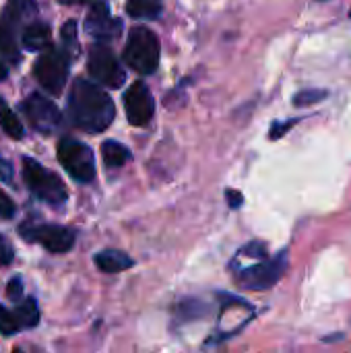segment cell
I'll return each instance as SVG.
<instances>
[{
	"label": "cell",
	"instance_id": "cell-1",
	"mask_svg": "<svg viewBox=\"0 0 351 353\" xmlns=\"http://www.w3.org/2000/svg\"><path fill=\"white\" fill-rule=\"evenodd\" d=\"M68 116L77 128L97 134L114 122L116 108L101 87L85 79H77L68 93Z\"/></svg>",
	"mask_w": 351,
	"mask_h": 353
},
{
	"label": "cell",
	"instance_id": "cell-2",
	"mask_svg": "<svg viewBox=\"0 0 351 353\" xmlns=\"http://www.w3.org/2000/svg\"><path fill=\"white\" fill-rule=\"evenodd\" d=\"M122 58L134 72L153 74L159 66V39H157V35L147 27L130 29Z\"/></svg>",
	"mask_w": 351,
	"mask_h": 353
},
{
	"label": "cell",
	"instance_id": "cell-3",
	"mask_svg": "<svg viewBox=\"0 0 351 353\" xmlns=\"http://www.w3.org/2000/svg\"><path fill=\"white\" fill-rule=\"evenodd\" d=\"M70 56L68 52L62 48H54V46H48L46 50H41V56L35 60V66H33V77L35 81L50 93L54 95H60L64 85H66V79H68V66H70Z\"/></svg>",
	"mask_w": 351,
	"mask_h": 353
},
{
	"label": "cell",
	"instance_id": "cell-4",
	"mask_svg": "<svg viewBox=\"0 0 351 353\" xmlns=\"http://www.w3.org/2000/svg\"><path fill=\"white\" fill-rule=\"evenodd\" d=\"M23 178L27 182V186L31 188V192L41 199L48 205H64L66 203V186L60 180V176H56L54 172L46 170L39 161L25 157L23 159Z\"/></svg>",
	"mask_w": 351,
	"mask_h": 353
},
{
	"label": "cell",
	"instance_id": "cell-5",
	"mask_svg": "<svg viewBox=\"0 0 351 353\" xmlns=\"http://www.w3.org/2000/svg\"><path fill=\"white\" fill-rule=\"evenodd\" d=\"M56 151L60 165L68 172L72 180L87 184L95 178V157L85 143L74 139H62Z\"/></svg>",
	"mask_w": 351,
	"mask_h": 353
},
{
	"label": "cell",
	"instance_id": "cell-6",
	"mask_svg": "<svg viewBox=\"0 0 351 353\" xmlns=\"http://www.w3.org/2000/svg\"><path fill=\"white\" fill-rule=\"evenodd\" d=\"M87 70L99 85H103L108 89H120L126 81V72H124L122 64L118 62L114 52L101 43H97L89 50Z\"/></svg>",
	"mask_w": 351,
	"mask_h": 353
},
{
	"label": "cell",
	"instance_id": "cell-7",
	"mask_svg": "<svg viewBox=\"0 0 351 353\" xmlns=\"http://www.w3.org/2000/svg\"><path fill=\"white\" fill-rule=\"evenodd\" d=\"M285 269H288V250H281L273 259H265L254 267L242 269L238 273V281L248 290H257V292L269 290L283 277Z\"/></svg>",
	"mask_w": 351,
	"mask_h": 353
},
{
	"label": "cell",
	"instance_id": "cell-8",
	"mask_svg": "<svg viewBox=\"0 0 351 353\" xmlns=\"http://www.w3.org/2000/svg\"><path fill=\"white\" fill-rule=\"evenodd\" d=\"M19 234L25 242L31 244H39L43 246L48 252L54 254H62L68 252L74 246V232L62 225H21Z\"/></svg>",
	"mask_w": 351,
	"mask_h": 353
},
{
	"label": "cell",
	"instance_id": "cell-9",
	"mask_svg": "<svg viewBox=\"0 0 351 353\" xmlns=\"http://www.w3.org/2000/svg\"><path fill=\"white\" fill-rule=\"evenodd\" d=\"M21 110L37 132L52 134L60 128L62 118H60L58 108L48 97H43L41 93H31L27 99H23Z\"/></svg>",
	"mask_w": 351,
	"mask_h": 353
},
{
	"label": "cell",
	"instance_id": "cell-10",
	"mask_svg": "<svg viewBox=\"0 0 351 353\" xmlns=\"http://www.w3.org/2000/svg\"><path fill=\"white\" fill-rule=\"evenodd\" d=\"M126 118L132 126H145L155 114V101L149 87L143 81L132 83L124 93Z\"/></svg>",
	"mask_w": 351,
	"mask_h": 353
},
{
	"label": "cell",
	"instance_id": "cell-11",
	"mask_svg": "<svg viewBox=\"0 0 351 353\" xmlns=\"http://www.w3.org/2000/svg\"><path fill=\"white\" fill-rule=\"evenodd\" d=\"M85 31L99 39V41H108V39H114L120 35L122 31V23L120 19H114L108 4L106 2H95L89 12H87V19H85Z\"/></svg>",
	"mask_w": 351,
	"mask_h": 353
},
{
	"label": "cell",
	"instance_id": "cell-12",
	"mask_svg": "<svg viewBox=\"0 0 351 353\" xmlns=\"http://www.w3.org/2000/svg\"><path fill=\"white\" fill-rule=\"evenodd\" d=\"M50 37H52V29L48 23L35 21L31 25H27V29L23 31V48L29 52H41L50 46Z\"/></svg>",
	"mask_w": 351,
	"mask_h": 353
},
{
	"label": "cell",
	"instance_id": "cell-13",
	"mask_svg": "<svg viewBox=\"0 0 351 353\" xmlns=\"http://www.w3.org/2000/svg\"><path fill=\"white\" fill-rule=\"evenodd\" d=\"M95 267L103 273H122L134 265V261L122 250H101L95 254Z\"/></svg>",
	"mask_w": 351,
	"mask_h": 353
},
{
	"label": "cell",
	"instance_id": "cell-14",
	"mask_svg": "<svg viewBox=\"0 0 351 353\" xmlns=\"http://www.w3.org/2000/svg\"><path fill=\"white\" fill-rule=\"evenodd\" d=\"M101 157H103V163L108 168H122L124 163L130 161V149L124 147L122 143L118 141H106L101 145Z\"/></svg>",
	"mask_w": 351,
	"mask_h": 353
},
{
	"label": "cell",
	"instance_id": "cell-15",
	"mask_svg": "<svg viewBox=\"0 0 351 353\" xmlns=\"http://www.w3.org/2000/svg\"><path fill=\"white\" fill-rule=\"evenodd\" d=\"M126 10L132 19H157L163 10L161 0H126Z\"/></svg>",
	"mask_w": 351,
	"mask_h": 353
},
{
	"label": "cell",
	"instance_id": "cell-16",
	"mask_svg": "<svg viewBox=\"0 0 351 353\" xmlns=\"http://www.w3.org/2000/svg\"><path fill=\"white\" fill-rule=\"evenodd\" d=\"M12 27H14V25H10V23L4 21V19H0V54H2L8 62L17 64L19 58H21V54H19V48H17V39H14Z\"/></svg>",
	"mask_w": 351,
	"mask_h": 353
},
{
	"label": "cell",
	"instance_id": "cell-17",
	"mask_svg": "<svg viewBox=\"0 0 351 353\" xmlns=\"http://www.w3.org/2000/svg\"><path fill=\"white\" fill-rule=\"evenodd\" d=\"M37 12V4L35 0H8L6 10L2 12V19L8 21L10 25H17L19 21L33 17Z\"/></svg>",
	"mask_w": 351,
	"mask_h": 353
},
{
	"label": "cell",
	"instance_id": "cell-18",
	"mask_svg": "<svg viewBox=\"0 0 351 353\" xmlns=\"http://www.w3.org/2000/svg\"><path fill=\"white\" fill-rule=\"evenodd\" d=\"M0 126L2 130L10 137V139H21L25 134L23 124L19 122L17 114L8 108V105H0Z\"/></svg>",
	"mask_w": 351,
	"mask_h": 353
},
{
	"label": "cell",
	"instance_id": "cell-19",
	"mask_svg": "<svg viewBox=\"0 0 351 353\" xmlns=\"http://www.w3.org/2000/svg\"><path fill=\"white\" fill-rule=\"evenodd\" d=\"M14 314H17L21 327H27L29 329V327H35L39 323V308H37V304H35L33 298H27L25 302H21Z\"/></svg>",
	"mask_w": 351,
	"mask_h": 353
},
{
	"label": "cell",
	"instance_id": "cell-20",
	"mask_svg": "<svg viewBox=\"0 0 351 353\" xmlns=\"http://www.w3.org/2000/svg\"><path fill=\"white\" fill-rule=\"evenodd\" d=\"M60 37H62V48L68 52L70 58H74V54H79V41H77V21H66L62 31H60Z\"/></svg>",
	"mask_w": 351,
	"mask_h": 353
},
{
	"label": "cell",
	"instance_id": "cell-21",
	"mask_svg": "<svg viewBox=\"0 0 351 353\" xmlns=\"http://www.w3.org/2000/svg\"><path fill=\"white\" fill-rule=\"evenodd\" d=\"M327 97H329V91H325V89H304L294 95V103L300 108H308V105H317L319 101H323Z\"/></svg>",
	"mask_w": 351,
	"mask_h": 353
},
{
	"label": "cell",
	"instance_id": "cell-22",
	"mask_svg": "<svg viewBox=\"0 0 351 353\" xmlns=\"http://www.w3.org/2000/svg\"><path fill=\"white\" fill-rule=\"evenodd\" d=\"M21 329H23V327H21L17 314H12V312L6 310L4 306H0V333L6 335V337H10V335L19 333Z\"/></svg>",
	"mask_w": 351,
	"mask_h": 353
},
{
	"label": "cell",
	"instance_id": "cell-23",
	"mask_svg": "<svg viewBox=\"0 0 351 353\" xmlns=\"http://www.w3.org/2000/svg\"><path fill=\"white\" fill-rule=\"evenodd\" d=\"M14 213H17L14 203L10 201V196L6 192L0 190V219H10V217H14Z\"/></svg>",
	"mask_w": 351,
	"mask_h": 353
},
{
	"label": "cell",
	"instance_id": "cell-24",
	"mask_svg": "<svg viewBox=\"0 0 351 353\" xmlns=\"http://www.w3.org/2000/svg\"><path fill=\"white\" fill-rule=\"evenodd\" d=\"M12 259H14V250H12V246L0 236V267H6V265H10L12 263Z\"/></svg>",
	"mask_w": 351,
	"mask_h": 353
},
{
	"label": "cell",
	"instance_id": "cell-25",
	"mask_svg": "<svg viewBox=\"0 0 351 353\" xmlns=\"http://www.w3.org/2000/svg\"><path fill=\"white\" fill-rule=\"evenodd\" d=\"M298 120H288L285 124L283 122H273V126H271V132H269V137L273 139V141H277V139H281V134H285L294 124H296Z\"/></svg>",
	"mask_w": 351,
	"mask_h": 353
},
{
	"label": "cell",
	"instance_id": "cell-26",
	"mask_svg": "<svg viewBox=\"0 0 351 353\" xmlns=\"http://www.w3.org/2000/svg\"><path fill=\"white\" fill-rule=\"evenodd\" d=\"M21 294H23V281H21V277H12L6 285V296L10 300H19Z\"/></svg>",
	"mask_w": 351,
	"mask_h": 353
},
{
	"label": "cell",
	"instance_id": "cell-27",
	"mask_svg": "<svg viewBox=\"0 0 351 353\" xmlns=\"http://www.w3.org/2000/svg\"><path fill=\"white\" fill-rule=\"evenodd\" d=\"M225 199H228L230 209H240L242 203H244L242 192H238V190H234V188H228V190H225Z\"/></svg>",
	"mask_w": 351,
	"mask_h": 353
},
{
	"label": "cell",
	"instance_id": "cell-28",
	"mask_svg": "<svg viewBox=\"0 0 351 353\" xmlns=\"http://www.w3.org/2000/svg\"><path fill=\"white\" fill-rule=\"evenodd\" d=\"M0 180L2 182H12V165L0 155Z\"/></svg>",
	"mask_w": 351,
	"mask_h": 353
},
{
	"label": "cell",
	"instance_id": "cell-29",
	"mask_svg": "<svg viewBox=\"0 0 351 353\" xmlns=\"http://www.w3.org/2000/svg\"><path fill=\"white\" fill-rule=\"evenodd\" d=\"M2 79H6V66L0 62V81H2Z\"/></svg>",
	"mask_w": 351,
	"mask_h": 353
},
{
	"label": "cell",
	"instance_id": "cell-30",
	"mask_svg": "<svg viewBox=\"0 0 351 353\" xmlns=\"http://www.w3.org/2000/svg\"><path fill=\"white\" fill-rule=\"evenodd\" d=\"M58 2H62V4H74V2H79V0H58Z\"/></svg>",
	"mask_w": 351,
	"mask_h": 353
},
{
	"label": "cell",
	"instance_id": "cell-31",
	"mask_svg": "<svg viewBox=\"0 0 351 353\" xmlns=\"http://www.w3.org/2000/svg\"><path fill=\"white\" fill-rule=\"evenodd\" d=\"M79 2H89V0H79Z\"/></svg>",
	"mask_w": 351,
	"mask_h": 353
},
{
	"label": "cell",
	"instance_id": "cell-32",
	"mask_svg": "<svg viewBox=\"0 0 351 353\" xmlns=\"http://www.w3.org/2000/svg\"><path fill=\"white\" fill-rule=\"evenodd\" d=\"M350 19H351V8H350Z\"/></svg>",
	"mask_w": 351,
	"mask_h": 353
}]
</instances>
